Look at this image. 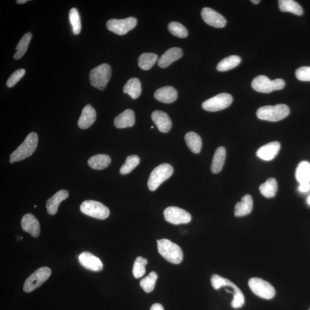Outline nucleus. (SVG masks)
Listing matches in <instances>:
<instances>
[{
    "label": "nucleus",
    "mask_w": 310,
    "mask_h": 310,
    "mask_svg": "<svg viewBox=\"0 0 310 310\" xmlns=\"http://www.w3.org/2000/svg\"><path fill=\"white\" fill-rule=\"evenodd\" d=\"M38 144V136L36 133L29 134L23 143L10 156V163L22 161L31 156L36 151Z\"/></svg>",
    "instance_id": "f257e3e1"
},
{
    "label": "nucleus",
    "mask_w": 310,
    "mask_h": 310,
    "mask_svg": "<svg viewBox=\"0 0 310 310\" xmlns=\"http://www.w3.org/2000/svg\"><path fill=\"white\" fill-rule=\"evenodd\" d=\"M157 243L159 253L166 260L175 264L182 262L184 253L179 245L165 239L157 240Z\"/></svg>",
    "instance_id": "f03ea898"
},
{
    "label": "nucleus",
    "mask_w": 310,
    "mask_h": 310,
    "mask_svg": "<svg viewBox=\"0 0 310 310\" xmlns=\"http://www.w3.org/2000/svg\"><path fill=\"white\" fill-rule=\"evenodd\" d=\"M211 283L215 289H218L223 287L232 289V291H230L233 295V299L231 305L233 308H239L244 304L245 298L243 293L237 285L230 280L221 277L218 275H213L211 278Z\"/></svg>",
    "instance_id": "7ed1b4c3"
},
{
    "label": "nucleus",
    "mask_w": 310,
    "mask_h": 310,
    "mask_svg": "<svg viewBox=\"0 0 310 310\" xmlns=\"http://www.w3.org/2000/svg\"><path fill=\"white\" fill-rule=\"evenodd\" d=\"M289 114V107L284 104L261 107L257 113L258 119L270 122H277L282 120L287 117Z\"/></svg>",
    "instance_id": "20e7f679"
},
{
    "label": "nucleus",
    "mask_w": 310,
    "mask_h": 310,
    "mask_svg": "<svg viewBox=\"0 0 310 310\" xmlns=\"http://www.w3.org/2000/svg\"><path fill=\"white\" fill-rule=\"evenodd\" d=\"M112 76V68L107 63L93 68L89 75L90 81L92 86L98 90H104Z\"/></svg>",
    "instance_id": "39448f33"
},
{
    "label": "nucleus",
    "mask_w": 310,
    "mask_h": 310,
    "mask_svg": "<svg viewBox=\"0 0 310 310\" xmlns=\"http://www.w3.org/2000/svg\"><path fill=\"white\" fill-rule=\"evenodd\" d=\"M173 172V167L169 164H161L156 167L152 171L148 181L150 190L155 191L163 182L170 178Z\"/></svg>",
    "instance_id": "423d86ee"
},
{
    "label": "nucleus",
    "mask_w": 310,
    "mask_h": 310,
    "mask_svg": "<svg viewBox=\"0 0 310 310\" xmlns=\"http://www.w3.org/2000/svg\"><path fill=\"white\" fill-rule=\"evenodd\" d=\"M285 85V83L282 79H276L272 81L265 76H259L254 78L252 82L253 89L262 93H270L274 90H282Z\"/></svg>",
    "instance_id": "0eeeda50"
},
{
    "label": "nucleus",
    "mask_w": 310,
    "mask_h": 310,
    "mask_svg": "<svg viewBox=\"0 0 310 310\" xmlns=\"http://www.w3.org/2000/svg\"><path fill=\"white\" fill-rule=\"evenodd\" d=\"M81 212L92 217L105 220L110 216V211L104 205L96 200H87L80 206Z\"/></svg>",
    "instance_id": "6e6552de"
},
{
    "label": "nucleus",
    "mask_w": 310,
    "mask_h": 310,
    "mask_svg": "<svg viewBox=\"0 0 310 310\" xmlns=\"http://www.w3.org/2000/svg\"><path fill=\"white\" fill-rule=\"evenodd\" d=\"M51 270L47 267H42L38 269L31 274L24 283L23 289L24 292L31 293L33 290L45 282L51 275Z\"/></svg>",
    "instance_id": "1a4fd4ad"
},
{
    "label": "nucleus",
    "mask_w": 310,
    "mask_h": 310,
    "mask_svg": "<svg viewBox=\"0 0 310 310\" xmlns=\"http://www.w3.org/2000/svg\"><path fill=\"white\" fill-rule=\"evenodd\" d=\"M248 285L251 291L261 298L270 299L275 297V289L272 285L262 279L251 278Z\"/></svg>",
    "instance_id": "9d476101"
},
{
    "label": "nucleus",
    "mask_w": 310,
    "mask_h": 310,
    "mask_svg": "<svg viewBox=\"0 0 310 310\" xmlns=\"http://www.w3.org/2000/svg\"><path fill=\"white\" fill-rule=\"evenodd\" d=\"M233 102V97L228 93H221L203 102V109L208 112H218L228 107Z\"/></svg>",
    "instance_id": "9b49d317"
},
{
    "label": "nucleus",
    "mask_w": 310,
    "mask_h": 310,
    "mask_svg": "<svg viewBox=\"0 0 310 310\" xmlns=\"http://www.w3.org/2000/svg\"><path fill=\"white\" fill-rule=\"evenodd\" d=\"M137 23V19L133 17L121 20L111 19L106 23V27L108 30L113 33L124 35L135 28Z\"/></svg>",
    "instance_id": "f8f14e48"
},
{
    "label": "nucleus",
    "mask_w": 310,
    "mask_h": 310,
    "mask_svg": "<svg viewBox=\"0 0 310 310\" xmlns=\"http://www.w3.org/2000/svg\"><path fill=\"white\" fill-rule=\"evenodd\" d=\"M164 216L167 222L174 225L188 224L191 221V215L188 211L175 206L166 209Z\"/></svg>",
    "instance_id": "ddd939ff"
},
{
    "label": "nucleus",
    "mask_w": 310,
    "mask_h": 310,
    "mask_svg": "<svg viewBox=\"0 0 310 310\" xmlns=\"http://www.w3.org/2000/svg\"><path fill=\"white\" fill-rule=\"evenodd\" d=\"M202 17L208 25L215 28H221L225 26L226 21L225 18L213 9L204 8L202 10Z\"/></svg>",
    "instance_id": "4468645a"
},
{
    "label": "nucleus",
    "mask_w": 310,
    "mask_h": 310,
    "mask_svg": "<svg viewBox=\"0 0 310 310\" xmlns=\"http://www.w3.org/2000/svg\"><path fill=\"white\" fill-rule=\"evenodd\" d=\"M78 259L83 267L92 271H100L103 269L101 260L90 252H82L79 256Z\"/></svg>",
    "instance_id": "2eb2a0df"
},
{
    "label": "nucleus",
    "mask_w": 310,
    "mask_h": 310,
    "mask_svg": "<svg viewBox=\"0 0 310 310\" xmlns=\"http://www.w3.org/2000/svg\"><path fill=\"white\" fill-rule=\"evenodd\" d=\"M22 227L25 232L33 238H38L41 233L40 224L33 214L28 213L23 216L21 222Z\"/></svg>",
    "instance_id": "dca6fc26"
},
{
    "label": "nucleus",
    "mask_w": 310,
    "mask_h": 310,
    "mask_svg": "<svg viewBox=\"0 0 310 310\" xmlns=\"http://www.w3.org/2000/svg\"><path fill=\"white\" fill-rule=\"evenodd\" d=\"M280 150V144L278 141L270 142L265 144L257 151V155L259 158L265 161H270L275 158Z\"/></svg>",
    "instance_id": "f3484780"
},
{
    "label": "nucleus",
    "mask_w": 310,
    "mask_h": 310,
    "mask_svg": "<svg viewBox=\"0 0 310 310\" xmlns=\"http://www.w3.org/2000/svg\"><path fill=\"white\" fill-rule=\"evenodd\" d=\"M96 112L90 104L83 108L82 114L78 122L81 129L86 130L90 127L96 120Z\"/></svg>",
    "instance_id": "a211bd4d"
},
{
    "label": "nucleus",
    "mask_w": 310,
    "mask_h": 310,
    "mask_svg": "<svg viewBox=\"0 0 310 310\" xmlns=\"http://www.w3.org/2000/svg\"><path fill=\"white\" fill-rule=\"evenodd\" d=\"M151 117L157 129L161 132L167 133L170 131L172 125V121L166 113L156 111L152 113Z\"/></svg>",
    "instance_id": "6ab92c4d"
},
{
    "label": "nucleus",
    "mask_w": 310,
    "mask_h": 310,
    "mask_svg": "<svg viewBox=\"0 0 310 310\" xmlns=\"http://www.w3.org/2000/svg\"><path fill=\"white\" fill-rule=\"evenodd\" d=\"M156 99L165 103L174 102L178 98V92L172 86H165L157 89L155 93Z\"/></svg>",
    "instance_id": "aec40b11"
},
{
    "label": "nucleus",
    "mask_w": 310,
    "mask_h": 310,
    "mask_svg": "<svg viewBox=\"0 0 310 310\" xmlns=\"http://www.w3.org/2000/svg\"><path fill=\"white\" fill-rule=\"evenodd\" d=\"M183 56V51L178 47L171 48L166 51L158 61V66L160 68L169 67L175 61L179 60Z\"/></svg>",
    "instance_id": "412c9836"
},
{
    "label": "nucleus",
    "mask_w": 310,
    "mask_h": 310,
    "mask_svg": "<svg viewBox=\"0 0 310 310\" xmlns=\"http://www.w3.org/2000/svg\"><path fill=\"white\" fill-rule=\"evenodd\" d=\"M68 192L65 190H62L57 192L51 198L48 199L46 204V208L49 214L53 215L57 214L59 206L64 200L68 197Z\"/></svg>",
    "instance_id": "4be33fe9"
},
{
    "label": "nucleus",
    "mask_w": 310,
    "mask_h": 310,
    "mask_svg": "<svg viewBox=\"0 0 310 310\" xmlns=\"http://www.w3.org/2000/svg\"><path fill=\"white\" fill-rule=\"evenodd\" d=\"M135 114L131 110H126L115 118V126L119 129L132 127L135 125Z\"/></svg>",
    "instance_id": "5701e85b"
},
{
    "label": "nucleus",
    "mask_w": 310,
    "mask_h": 310,
    "mask_svg": "<svg viewBox=\"0 0 310 310\" xmlns=\"http://www.w3.org/2000/svg\"><path fill=\"white\" fill-rule=\"evenodd\" d=\"M253 209V199L250 195H245L239 203L235 205L234 215L238 217L247 215Z\"/></svg>",
    "instance_id": "b1692460"
},
{
    "label": "nucleus",
    "mask_w": 310,
    "mask_h": 310,
    "mask_svg": "<svg viewBox=\"0 0 310 310\" xmlns=\"http://www.w3.org/2000/svg\"><path fill=\"white\" fill-rule=\"evenodd\" d=\"M226 150L220 147L216 150L211 166V171L213 174H218L222 170L226 159Z\"/></svg>",
    "instance_id": "393cba45"
},
{
    "label": "nucleus",
    "mask_w": 310,
    "mask_h": 310,
    "mask_svg": "<svg viewBox=\"0 0 310 310\" xmlns=\"http://www.w3.org/2000/svg\"><path fill=\"white\" fill-rule=\"evenodd\" d=\"M111 163V157L105 154L93 156L88 160V165L91 168L101 170L107 168Z\"/></svg>",
    "instance_id": "a878e982"
},
{
    "label": "nucleus",
    "mask_w": 310,
    "mask_h": 310,
    "mask_svg": "<svg viewBox=\"0 0 310 310\" xmlns=\"http://www.w3.org/2000/svg\"><path fill=\"white\" fill-rule=\"evenodd\" d=\"M123 92L129 95L132 99L139 98L141 93V85L139 79L133 78L127 81L123 88Z\"/></svg>",
    "instance_id": "bb28decb"
},
{
    "label": "nucleus",
    "mask_w": 310,
    "mask_h": 310,
    "mask_svg": "<svg viewBox=\"0 0 310 310\" xmlns=\"http://www.w3.org/2000/svg\"><path fill=\"white\" fill-rule=\"evenodd\" d=\"M279 7L283 12H291L297 16H302L303 14L302 7L294 0H279Z\"/></svg>",
    "instance_id": "cd10ccee"
},
{
    "label": "nucleus",
    "mask_w": 310,
    "mask_h": 310,
    "mask_svg": "<svg viewBox=\"0 0 310 310\" xmlns=\"http://www.w3.org/2000/svg\"><path fill=\"white\" fill-rule=\"evenodd\" d=\"M278 189V182L273 178L268 179L266 181L259 187L261 194L268 198L274 197L277 194Z\"/></svg>",
    "instance_id": "c85d7f7f"
},
{
    "label": "nucleus",
    "mask_w": 310,
    "mask_h": 310,
    "mask_svg": "<svg viewBox=\"0 0 310 310\" xmlns=\"http://www.w3.org/2000/svg\"><path fill=\"white\" fill-rule=\"evenodd\" d=\"M295 177L300 184L310 182V163L307 161L300 163L295 172Z\"/></svg>",
    "instance_id": "c756f323"
},
{
    "label": "nucleus",
    "mask_w": 310,
    "mask_h": 310,
    "mask_svg": "<svg viewBox=\"0 0 310 310\" xmlns=\"http://www.w3.org/2000/svg\"><path fill=\"white\" fill-rule=\"evenodd\" d=\"M185 138L189 149L194 154H199L202 148L200 137L195 132H190L185 135Z\"/></svg>",
    "instance_id": "7c9ffc66"
},
{
    "label": "nucleus",
    "mask_w": 310,
    "mask_h": 310,
    "mask_svg": "<svg viewBox=\"0 0 310 310\" xmlns=\"http://www.w3.org/2000/svg\"><path fill=\"white\" fill-rule=\"evenodd\" d=\"M158 60V56L154 53H143L138 60V65L143 70H149Z\"/></svg>",
    "instance_id": "2f4dec72"
},
{
    "label": "nucleus",
    "mask_w": 310,
    "mask_h": 310,
    "mask_svg": "<svg viewBox=\"0 0 310 310\" xmlns=\"http://www.w3.org/2000/svg\"><path fill=\"white\" fill-rule=\"evenodd\" d=\"M241 58L237 56H231L221 61L216 66L219 71H226L237 67L241 62Z\"/></svg>",
    "instance_id": "473e14b6"
},
{
    "label": "nucleus",
    "mask_w": 310,
    "mask_h": 310,
    "mask_svg": "<svg viewBox=\"0 0 310 310\" xmlns=\"http://www.w3.org/2000/svg\"><path fill=\"white\" fill-rule=\"evenodd\" d=\"M32 37V34L31 32L24 34L16 46L17 51L13 56L14 60H20L24 56L27 50L29 44L30 43Z\"/></svg>",
    "instance_id": "72a5a7b5"
},
{
    "label": "nucleus",
    "mask_w": 310,
    "mask_h": 310,
    "mask_svg": "<svg viewBox=\"0 0 310 310\" xmlns=\"http://www.w3.org/2000/svg\"><path fill=\"white\" fill-rule=\"evenodd\" d=\"M157 279V274L155 272L152 271L145 278L141 280L140 287L145 293H151L154 289Z\"/></svg>",
    "instance_id": "f704fd0d"
},
{
    "label": "nucleus",
    "mask_w": 310,
    "mask_h": 310,
    "mask_svg": "<svg viewBox=\"0 0 310 310\" xmlns=\"http://www.w3.org/2000/svg\"><path fill=\"white\" fill-rule=\"evenodd\" d=\"M139 157L137 155H131L127 157L125 163L121 167L120 172L122 175H126L134 170L140 163Z\"/></svg>",
    "instance_id": "c9c22d12"
},
{
    "label": "nucleus",
    "mask_w": 310,
    "mask_h": 310,
    "mask_svg": "<svg viewBox=\"0 0 310 310\" xmlns=\"http://www.w3.org/2000/svg\"><path fill=\"white\" fill-rule=\"evenodd\" d=\"M69 20L72 28L73 33L80 34L81 31V22L80 14L76 8H72L69 12Z\"/></svg>",
    "instance_id": "e433bc0d"
},
{
    "label": "nucleus",
    "mask_w": 310,
    "mask_h": 310,
    "mask_svg": "<svg viewBox=\"0 0 310 310\" xmlns=\"http://www.w3.org/2000/svg\"><path fill=\"white\" fill-rule=\"evenodd\" d=\"M148 264V260L142 257H139L136 258L133 267V274L136 279L143 277L145 273V266Z\"/></svg>",
    "instance_id": "4c0bfd02"
},
{
    "label": "nucleus",
    "mask_w": 310,
    "mask_h": 310,
    "mask_svg": "<svg viewBox=\"0 0 310 310\" xmlns=\"http://www.w3.org/2000/svg\"><path fill=\"white\" fill-rule=\"evenodd\" d=\"M168 28L170 33L176 37L185 38L188 36V32L187 29L178 22H171L169 24Z\"/></svg>",
    "instance_id": "58836bf2"
},
{
    "label": "nucleus",
    "mask_w": 310,
    "mask_h": 310,
    "mask_svg": "<svg viewBox=\"0 0 310 310\" xmlns=\"http://www.w3.org/2000/svg\"><path fill=\"white\" fill-rule=\"evenodd\" d=\"M26 70L23 68L19 69L9 77L7 82V87L11 88L16 85V83L25 75Z\"/></svg>",
    "instance_id": "ea45409f"
},
{
    "label": "nucleus",
    "mask_w": 310,
    "mask_h": 310,
    "mask_svg": "<svg viewBox=\"0 0 310 310\" xmlns=\"http://www.w3.org/2000/svg\"><path fill=\"white\" fill-rule=\"evenodd\" d=\"M295 76L299 81L310 82V66H303L298 68L295 71Z\"/></svg>",
    "instance_id": "a19ab883"
},
{
    "label": "nucleus",
    "mask_w": 310,
    "mask_h": 310,
    "mask_svg": "<svg viewBox=\"0 0 310 310\" xmlns=\"http://www.w3.org/2000/svg\"><path fill=\"white\" fill-rule=\"evenodd\" d=\"M310 190V184L304 183L300 184L299 190L302 193H306Z\"/></svg>",
    "instance_id": "79ce46f5"
},
{
    "label": "nucleus",
    "mask_w": 310,
    "mask_h": 310,
    "mask_svg": "<svg viewBox=\"0 0 310 310\" xmlns=\"http://www.w3.org/2000/svg\"><path fill=\"white\" fill-rule=\"evenodd\" d=\"M150 310H165L163 306L159 303H155L152 305Z\"/></svg>",
    "instance_id": "37998d69"
},
{
    "label": "nucleus",
    "mask_w": 310,
    "mask_h": 310,
    "mask_svg": "<svg viewBox=\"0 0 310 310\" xmlns=\"http://www.w3.org/2000/svg\"><path fill=\"white\" fill-rule=\"evenodd\" d=\"M27 0H17L16 3L19 4H23L27 2Z\"/></svg>",
    "instance_id": "c03bdc74"
},
{
    "label": "nucleus",
    "mask_w": 310,
    "mask_h": 310,
    "mask_svg": "<svg viewBox=\"0 0 310 310\" xmlns=\"http://www.w3.org/2000/svg\"><path fill=\"white\" fill-rule=\"evenodd\" d=\"M251 2H252L253 4L257 5L259 4L260 1H259V0H252Z\"/></svg>",
    "instance_id": "a18cd8bd"
},
{
    "label": "nucleus",
    "mask_w": 310,
    "mask_h": 310,
    "mask_svg": "<svg viewBox=\"0 0 310 310\" xmlns=\"http://www.w3.org/2000/svg\"><path fill=\"white\" fill-rule=\"evenodd\" d=\"M307 203L308 205H310V196H309V197L307 199Z\"/></svg>",
    "instance_id": "49530a36"
},
{
    "label": "nucleus",
    "mask_w": 310,
    "mask_h": 310,
    "mask_svg": "<svg viewBox=\"0 0 310 310\" xmlns=\"http://www.w3.org/2000/svg\"><path fill=\"white\" fill-rule=\"evenodd\" d=\"M37 206L35 205V206H34V208H37Z\"/></svg>",
    "instance_id": "de8ad7c7"
}]
</instances>
